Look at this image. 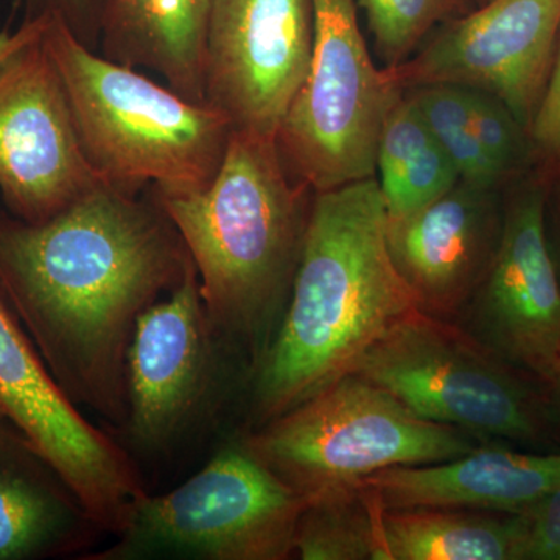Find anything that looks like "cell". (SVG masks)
<instances>
[{"instance_id": "obj_1", "label": "cell", "mask_w": 560, "mask_h": 560, "mask_svg": "<svg viewBox=\"0 0 560 560\" xmlns=\"http://www.w3.org/2000/svg\"><path fill=\"white\" fill-rule=\"evenodd\" d=\"M191 259L164 210L102 184L50 219L0 213V285L51 378L79 408L128 422V349Z\"/></svg>"}, {"instance_id": "obj_2", "label": "cell", "mask_w": 560, "mask_h": 560, "mask_svg": "<svg viewBox=\"0 0 560 560\" xmlns=\"http://www.w3.org/2000/svg\"><path fill=\"white\" fill-rule=\"evenodd\" d=\"M375 176L315 194L289 304L253 370V429L352 374L415 296L390 259Z\"/></svg>"}, {"instance_id": "obj_3", "label": "cell", "mask_w": 560, "mask_h": 560, "mask_svg": "<svg viewBox=\"0 0 560 560\" xmlns=\"http://www.w3.org/2000/svg\"><path fill=\"white\" fill-rule=\"evenodd\" d=\"M313 197L287 167L278 138L243 131L231 132L205 189L151 191L194 261L213 335L245 353L253 370L289 304Z\"/></svg>"}, {"instance_id": "obj_4", "label": "cell", "mask_w": 560, "mask_h": 560, "mask_svg": "<svg viewBox=\"0 0 560 560\" xmlns=\"http://www.w3.org/2000/svg\"><path fill=\"white\" fill-rule=\"evenodd\" d=\"M43 43L103 184L128 195L147 186L160 195L209 186L232 132L223 114L94 54L60 14H51Z\"/></svg>"}, {"instance_id": "obj_5", "label": "cell", "mask_w": 560, "mask_h": 560, "mask_svg": "<svg viewBox=\"0 0 560 560\" xmlns=\"http://www.w3.org/2000/svg\"><path fill=\"white\" fill-rule=\"evenodd\" d=\"M359 374L420 418L533 451L558 448L539 377L452 320L412 311L360 360Z\"/></svg>"}, {"instance_id": "obj_6", "label": "cell", "mask_w": 560, "mask_h": 560, "mask_svg": "<svg viewBox=\"0 0 560 560\" xmlns=\"http://www.w3.org/2000/svg\"><path fill=\"white\" fill-rule=\"evenodd\" d=\"M242 444L308 500L377 471L456 459L485 442L420 418L389 390L348 374L250 430Z\"/></svg>"}, {"instance_id": "obj_7", "label": "cell", "mask_w": 560, "mask_h": 560, "mask_svg": "<svg viewBox=\"0 0 560 560\" xmlns=\"http://www.w3.org/2000/svg\"><path fill=\"white\" fill-rule=\"evenodd\" d=\"M305 500L238 441L189 480L139 501L119 540L94 560L183 555L208 560H285Z\"/></svg>"}, {"instance_id": "obj_8", "label": "cell", "mask_w": 560, "mask_h": 560, "mask_svg": "<svg viewBox=\"0 0 560 560\" xmlns=\"http://www.w3.org/2000/svg\"><path fill=\"white\" fill-rule=\"evenodd\" d=\"M307 80L278 132L287 167L313 194L375 176L383 121L405 91L375 68L355 0H312Z\"/></svg>"}, {"instance_id": "obj_9", "label": "cell", "mask_w": 560, "mask_h": 560, "mask_svg": "<svg viewBox=\"0 0 560 560\" xmlns=\"http://www.w3.org/2000/svg\"><path fill=\"white\" fill-rule=\"evenodd\" d=\"M560 0H486L444 22L399 66L386 68L401 91L453 84L488 92L530 125L550 80Z\"/></svg>"}, {"instance_id": "obj_10", "label": "cell", "mask_w": 560, "mask_h": 560, "mask_svg": "<svg viewBox=\"0 0 560 560\" xmlns=\"http://www.w3.org/2000/svg\"><path fill=\"white\" fill-rule=\"evenodd\" d=\"M312 0H213L205 103L232 131L278 138L311 70Z\"/></svg>"}, {"instance_id": "obj_11", "label": "cell", "mask_w": 560, "mask_h": 560, "mask_svg": "<svg viewBox=\"0 0 560 560\" xmlns=\"http://www.w3.org/2000/svg\"><path fill=\"white\" fill-rule=\"evenodd\" d=\"M43 38L0 70V194L11 215L31 223L103 184Z\"/></svg>"}, {"instance_id": "obj_12", "label": "cell", "mask_w": 560, "mask_h": 560, "mask_svg": "<svg viewBox=\"0 0 560 560\" xmlns=\"http://www.w3.org/2000/svg\"><path fill=\"white\" fill-rule=\"evenodd\" d=\"M453 323L536 377L550 370L560 348V279L541 189L522 191L504 206L492 264Z\"/></svg>"}, {"instance_id": "obj_13", "label": "cell", "mask_w": 560, "mask_h": 560, "mask_svg": "<svg viewBox=\"0 0 560 560\" xmlns=\"http://www.w3.org/2000/svg\"><path fill=\"white\" fill-rule=\"evenodd\" d=\"M0 418L11 423L81 501L116 488L130 456L62 393L0 285Z\"/></svg>"}, {"instance_id": "obj_14", "label": "cell", "mask_w": 560, "mask_h": 560, "mask_svg": "<svg viewBox=\"0 0 560 560\" xmlns=\"http://www.w3.org/2000/svg\"><path fill=\"white\" fill-rule=\"evenodd\" d=\"M191 261L167 298L140 315L128 349V422L132 441L161 448L186 429L208 394L213 341Z\"/></svg>"}, {"instance_id": "obj_15", "label": "cell", "mask_w": 560, "mask_h": 560, "mask_svg": "<svg viewBox=\"0 0 560 560\" xmlns=\"http://www.w3.org/2000/svg\"><path fill=\"white\" fill-rule=\"evenodd\" d=\"M501 228L495 190L463 180L418 212L388 217L389 256L418 311L452 323L458 318L492 264Z\"/></svg>"}, {"instance_id": "obj_16", "label": "cell", "mask_w": 560, "mask_h": 560, "mask_svg": "<svg viewBox=\"0 0 560 560\" xmlns=\"http://www.w3.org/2000/svg\"><path fill=\"white\" fill-rule=\"evenodd\" d=\"M363 481L377 492L383 508L453 506L518 514L560 489V451L518 452L485 442L456 459L394 467Z\"/></svg>"}, {"instance_id": "obj_17", "label": "cell", "mask_w": 560, "mask_h": 560, "mask_svg": "<svg viewBox=\"0 0 560 560\" xmlns=\"http://www.w3.org/2000/svg\"><path fill=\"white\" fill-rule=\"evenodd\" d=\"M90 528L97 526L57 471L0 418V560L77 550Z\"/></svg>"}, {"instance_id": "obj_18", "label": "cell", "mask_w": 560, "mask_h": 560, "mask_svg": "<svg viewBox=\"0 0 560 560\" xmlns=\"http://www.w3.org/2000/svg\"><path fill=\"white\" fill-rule=\"evenodd\" d=\"M213 0H103L105 57L160 73L168 88L205 103L206 33Z\"/></svg>"}, {"instance_id": "obj_19", "label": "cell", "mask_w": 560, "mask_h": 560, "mask_svg": "<svg viewBox=\"0 0 560 560\" xmlns=\"http://www.w3.org/2000/svg\"><path fill=\"white\" fill-rule=\"evenodd\" d=\"M521 514L453 506L385 508L382 560H521Z\"/></svg>"}, {"instance_id": "obj_20", "label": "cell", "mask_w": 560, "mask_h": 560, "mask_svg": "<svg viewBox=\"0 0 560 560\" xmlns=\"http://www.w3.org/2000/svg\"><path fill=\"white\" fill-rule=\"evenodd\" d=\"M377 172L390 219L418 212L459 183L455 165L430 131L410 92L397 98L383 121Z\"/></svg>"}, {"instance_id": "obj_21", "label": "cell", "mask_w": 560, "mask_h": 560, "mask_svg": "<svg viewBox=\"0 0 560 560\" xmlns=\"http://www.w3.org/2000/svg\"><path fill=\"white\" fill-rule=\"evenodd\" d=\"M381 497L363 480L305 500L294 534L302 560H382Z\"/></svg>"}, {"instance_id": "obj_22", "label": "cell", "mask_w": 560, "mask_h": 560, "mask_svg": "<svg viewBox=\"0 0 560 560\" xmlns=\"http://www.w3.org/2000/svg\"><path fill=\"white\" fill-rule=\"evenodd\" d=\"M434 138L451 158L459 180L497 190L508 173L490 158L471 130L466 97L460 86L429 84L408 90Z\"/></svg>"}, {"instance_id": "obj_23", "label": "cell", "mask_w": 560, "mask_h": 560, "mask_svg": "<svg viewBox=\"0 0 560 560\" xmlns=\"http://www.w3.org/2000/svg\"><path fill=\"white\" fill-rule=\"evenodd\" d=\"M385 68L408 60L436 25L469 11V0H359Z\"/></svg>"}, {"instance_id": "obj_24", "label": "cell", "mask_w": 560, "mask_h": 560, "mask_svg": "<svg viewBox=\"0 0 560 560\" xmlns=\"http://www.w3.org/2000/svg\"><path fill=\"white\" fill-rule=\"evenodd\" d=\"M463 90L471 130L490 158L510 175L525 153L521 121L503 102L488 92Z\"/></svg>"}, {"instance_id": "obj_25", "label": "cell", "mask_w": 560, "mask_h": 560, "mask_svg": "<svg viewBox=\"0 0 560 560\" xmlns=\"http://www.w3.org/2000/svg\"><path fill=\"white\" fill-rule=\"evenodd\" d=\"M518 514L523 521L521 560H560V489Z\"/></svg>"}, {"instance_id": "obj_26", "label": "cell", "mask_w": 560, "mask_h": 560, "mask_svg": "<svg viewBox=\"0 0 560 560\" xmlns=\"http://www.w3.org/2000/svg\"><path fill=\"white\" fill-rule=\"evenodd\" d=\"M529 128L537 145L560 161V33L550 80Z\"/></svg>"}, {"instance_id": "obj_27", "label": "cell", "mask_w": 560, "mask_h": 560, "mask_svg": "<svg viewBox=\"0 0 560 560\" xmlns=\"http://www.w3.org/2000/svg\"><path fill=\"white\" fill-rule=\"evenodd\" d=\"M28 2L36 9V13L33 14L44 13V11L60 14L81 40H84L86 32L95 28L101 32L103 0H28Z\"/></svg>"}, {"instance_id": "obj_28", "label": "cell", "mask_w": 560, "mask_h": 560, "mask_svg": "<svg viewBox=\"0 0 560 560\" xmlns=\"http://www.w3.org/2000/svg\"><path fill=\"white\" fill-rule=\"evenodd\" d=\"M50 11L31 14L18 31L0 32V70L5 68L16 55L43 38L51 21Z\"/></svg>"}, {"instance_id": "obj_29", "label": "cell", "mask_w": 560, "mask_h": 560, "mask_svg": "<svg viewBox=\"0 0 560 560\" xmlns=\"http://www.w3.org/2000/svg\"><path fill=\"white\" fill-rule=\"evenodd\" d=\"M544 386L545 399H547L548 411L552 431H555L556 444L560 451V348L552 360L550 370L540 378Z\"/></svg>"}, {"instance_id": "obj_30", "label": "cell", "mask_w": 560, "mask_h": 560, "mask_svg": "<svg viewBox=\"0 0 560 560\" xmlns=\"http://www.w3.org/2000/svg\"><path fill=\"white\" fill-rule=\"evenodd\" d=\"M556 232L551 234L550 231L547 230L548 242H550V248L552 254V259H555L556 268H558L559 279H560V215L559 221L556 223Z\"/></svg>"}, {"instance_id": "obj_31", "label": "cell", "mask_w": 560, "mask_h": 560, "mask_svg": "<svg viewBox=\"0 0 560 560\" xmlns=\"http://www.w3.org/2000/svg\"><path fill=\"white\" fill-rule=\"evenodd\" d=\"M481 2H486V0H481Z\"/></svg>"}]
</instances>
